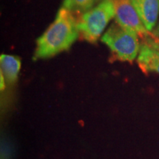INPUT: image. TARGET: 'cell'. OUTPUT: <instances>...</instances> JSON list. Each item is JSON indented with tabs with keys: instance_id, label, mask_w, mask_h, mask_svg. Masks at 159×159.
Segmentation results:
<instances>
[{
	"instance_id": "8fae6325",
	"label": "cell",
	"mask_w": 159,
	"mask_h": 159,
	"mask_svg": "<svg viewBox=\"0 0 159 159\" xmlns=\"http://www.w3.org/2000/svg\"><path fill=\"white\" fill-rule=\"evenodd\" d=\"M155 41H156V43H157V45H158V47H159V39H156V38H155Z\"/></svg>"
},
{
	"instance_id": "6da1fadb",
	"label": "cell",
	"mask_w": 159,
	"mask_h": 159,
	"mask_svg": "<svg viewBox=\"0 0 159 159\" xmlns=\"http://www.w3.org/2000/svg\"><path fill=\"white\" fill-rule=\"evenodd\" d=\"M78 24L73 13L62 7L55 21L37 40L33 59H47L68 50L79 35Z\"/></svg>"
},
{
	"instance_id": "3957f363",
	"label": "cell",
	"mask_w": 159,
	"mask_h": 159,
	"mask_svg": "<svg viewBox=\"0 0 159 159\" xmlns=\"http://www.w3.org/2000/svg\"><path fill=\"white\" fill-rule=\"evenodd\" d=\"M114 17L112 0H102L97 6L83 13L77 21L79 32L85 41L95 43Z\"/></svg>"
},
{
	"instance_id": "277c9868",
	"label": "cell",
	"mask_w": 159,
	"mask_h": 159,
	"mask_svg": "<svg viewBox=\"0 0 159 159\" xmlns=\"http://www.w3.org/2000/svg\"><path fill=\"white\" fill-rule=\"evenodd\" d=\"M114 7L116 22L122 27L136 32L141 37L152 36L144 25L134 8L131 0H112Z\"/></svg>"
},
{
	"instance_id": "9c48e42d",
	"label": "cell",
	"mask_w": 159,
	"mask_h": 159,
	"mask_svg": "<svg viewBox=\"0 0 159 159\" xmlns=\"http://www.w3.org/2000/svg\"><path fill=\"white\" fill-rule=\"evenodd\" d=\"M5 83L6 81L5 80V77L2 75V74H1V90H3L5 87Z\"/></svg>"
},
{
	"instance_id": "52a82bcc",
	"label": "cell",
	"mask_w": 159,
	"mask_h": 159,
	"mask_svg": "<svg viewBox=\"0 0 159 159\" xmlns=\"http://www.w3.org/2000/svg\"><path fill=\"white\" fill-rule=\"evenodd\" d=\"M1 74L5 77L6 83L13 85L16 82L20 69L21 61L19 57L10 55L0 56Z\"/></svg>"
},
{
	"instance_id": "5b68a950",
	"label": "cell",
	"mask_w": 159,
	"mask_h": 159,
	"mask_svg": "<svg viewBox=\"0 0 159 159\" xmlns=\"http://www.w3.org/2000/svg\"><path fill=\"white\" fill-rule=\"evenodd\" d=\"M138 63L144 72L159 73V47L152 36L146 38L140 47Z\"/></svg>"
},
{
	"instance_id": "8992f818",
	"label": "cell",
	"mask_w": 159,
	"mask_h": 159,
	"mask_svg": "<svg viewBox=\"0 0 159 159\" xmlns=\"http://www.w3.org/2000/svg\"><path fill=\"white\" fill-rule=\"evenodd\" d=\"M134 8L149 32L156 26L159 14V0H131Z\"/></svg>"
},
{
	"instance_id": "30bf717a",
	"label": "cell",
	"mask_w": 159,
	"mask_h": 159,
	"mask_svg": "<svg viewBox=\"0 0 159 159\" xmlns=\"http://www.w3.org/2000/svg\"><path fill=\"white\" fill-rule=\"evenodd\" d=\"M152 35H153V36L155 38L159 39V24H158V27H157V28L156 29V30H155L153 32V33H152Z\"/></svg>"
},
{
	"instance_id": "7a4b0ae2",
	"label": "cell",
	"mask_w": 159,
	"mask_h": 159,
	"mask_svg": "<svg viewBox=\"0 0 159 159\" xmlns=\"http://www.w3.org/2000/svg\"><path fill=\"white\" fill-rule=\"evenodd\" d=\"M116 59L121 61L133 62L140 50L138 34L134 30L114 23L102 38Z\"/></svg>"
},
{
	"instance_id": "ba28073f",
	"label": "cell",
	"mask_w": 159,
	"mask_h": 159,
	"mask_svg": "<svg viewBox=\"0 0 159 159\" xmlns=\"http://www.w3.org/2000/svg\"><path fill=\"white\" fill-rule=\"evenodd\" d=\"M97 0H63V7L71 13H84L93 7Z\"/></svg>"
}]
</instances>
